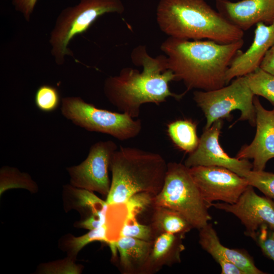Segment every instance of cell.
I'll return each mask as SVG.
<instances>
[{"label":"cell","mask_w":274,"mask_h":274,"mask_svg":"<svg viewBox=\"0 0 274 274\" xmlns=\"http://www.w3.org/2000/svg\"><path fill=\"white\" fill-rule=\"evenodd\" d=\"M154 196L147 192H140L131 196L124 204L127 210L126 217L137 218L147 208L153 207Z\"/></svg>","instance_id":"cell-28"},{"label":"cell","mask_w":274,"mask_h":274,"mask_svg":"<svg viewBox=\"0 0 274 274\" xmlns=\"http://www.w3.org/2000/svg\"><path fill=\"white\" fill-rule=\"evenodd\" d=\"M124 11L120 0H80L78 4L62 10L50 38L56 63L62 64L66 55H72L68 48L70 41L86 31L97 18L106 13L122 14Z\"/></svg>","instance_id":"cell-6"},{"label":"cell","mask_w":274,"mask_h":274,"mask_svg":"<svg viewBox=\"0 0 274 274\" xmlns=\"http://www.w3.org/2000/svg\"><path fill=\"white\" fill-rule=\"evenodd\" d=\"M196 124L190 120H177L167 125V133L173 143L189 154L197 147L199 138L197 135Z\"/></svg>","instance_id":"cell-21"},{"label":"cell","mask_w":274,"mask_h":274,"mask_svg":"<svg viewBox=\"0 0 274 274\" xmlns=\"http://www.w3.org/2000/svg\"><path fill=\"white\" fill-rule=\"evenodd\" d=\"M274 45V22L256 24L253 41L244 52H239L232 60L226 74V84L245 76L258 68L268 50Z\"/></svg>","instance_id":"cell-16"},{"label":"cell","mask_w":274,"mask_h":274,"mask_svg":"<svg viewBox=\"0 0 274 274\" xmlns=\"http://www.w3.org/2000/svg\"><path fill=\"white\" fill-rule=\"evenodd\" d=\"M117 149V145L111 140L93 144L84 161L66 168L70 184L107 196L111 183L109 169L112 156Z\"/></svg>","instance_id":"cell-9"},{"label":"cell","mask_w":274,"mask_h":274,"mask_svg":"<svg viewBox=\"0 0 274 274\" xmlns=\"http://www.w3.org/2000/svg\"><path fill=\"white\" fill-rule=\"evenodd\" d=\"M244 178L249 185L256 187L265 196L274 199V173L251 169Z\"/></svg>","instance_id":"cell-27"},{"label":"cell","mask_w":274,"mask_h":274,"mask_svg":"<svg viewBox=\"0 0 274 274\" xmlns=\"http://www.w3.org/2000/svg\"><path fill=\"white\" fill-rule=\"evenodd\" d=\"M254 96L245 76L237 77L229 85L219 89L193 92V99L206 118L204 129L218 120L230 118V113L236 110L241 113L239 120L247 121L255 126Z\"/></svg>","instance_id":"cell-8"},{"label":"cell","mask_w":274,"mask_h":274,"mask_svg":"<svg viewBox=\"0 0 274 274\" xmlns=\"http://www.w3.org/2000/svg\"><path fill=\"white\" fill-rule=\"evenodd\" d=\"M1 189L6 185L9 188L21 187L29 190H35L37 185L31 177L18 169L9 167H3L1 169Z\"/></svg>","instance_id":"cell-26"},{"label":"cell","mask_w":274,"mask_h":274,"mask_svg":"<svg viewBox=\"0 0 274 274\" xmlns=\"http://www.w3.org/2000/svg\"><path fill=\"white\" fill-rule=\"evenodd\" d=\"M156 20L162 32L178 39L228 44L244 35L204 0H160Z\"/></svg>","instance_id":"cell-3"},{"label":"cell","mask_w":274,"mask_h":274,"mask_svg":"<svg viewBox=\"0 0 274 274\" xmlns=\"http://www.w3.org/2000/svg\"><path fill=\"white\" fill-rule=\"evenodd\" d=\"M131 57L134 64L143 66L141 72L124 67L118 75L108 77L104 83L106 97L121 112L135 118L145 104L158 105L169 97L179 100L186 93L178 94L170 90L169 82L177 79L168 69L166 55L152 57L145 46H139L133 50Z\"/></svg>","instance_id":"cell-1"},{"label":"cell","mask_w":274,"mask_h":274,"mask_svg":"<svg viewBox=\"0 0 274 274\" xmlns=\"http://www.w3.org/2000/svg\"><path fill=\"white\" fill-rule=\"evenodd\" d=\"M212 206L237 217L245 227V234L252 238L262 226L274 230V201L258 195L252 186L247 187L235 203H213Z\"/></svg>","instance_id":"cell-12"},{"label":"cell","mask_w":274,"mask_h":274,"mask_svg":"<svg viewBox=\"0 0 274 274\" xmlns=\"http://www.w3.org/2000/svg\"><path fill=\"white\" fill-rule=\"evenodd\" d=\"M253 239L260 248L262 253L274 261V230L262 226Z\"/></svg>","instance_id":"cell-30"},{"label":"cell","mask_w":274,"mask_h":274,"mask_svg":"<svg viewBox=\"0 0 274 274\" xmlns=\"http://www.w3.org/2000/svg\"><path fill=\"white\" fill-rule=\"evenodd\" d=\"M153 206L165 207L179 212L193 228L198 230L212 219L189 167L181 163H167L163 186L154 197Z\"/></svg>","instance_id":"cell-5"},{"label":"cell","mask_w":274,"mask_h":274,"mask_svg":"<svg viewBox=\"0 0 274 274\" xmlns=\"http://www.w3.org/2000/svg\"><path fill=\"white\" fill-rule=\"evenodd\" d=\"M152 244L153 242L120 236L113 242L111 249L114 256L118 251L123 273L146 274Z\"/></svg>","instance_id":"cell-17"},{"label":"cell","mask_w":274,"mask_h":274,"mask_svg":"<svg viewBox=\"0 0 274 274\" xmlns=\"http://www.w3.org/2000/svg\"><path fill=\"white\" fill-rule=\"evenodd\" d=\"M167 168V163L157 153L120 147L114 153L110 163L112 180L107 203L124 204L140 192L156 195L163 186Z\"/></svg>","instance_id":"cell-4"},{"label":"cell","mask_w":274,"mask_h":274,"mask_svg":"<svg viewBox=\"0 0 274 274\" xmlns=\"http://www.w3.org/2000/svg\"><path fill=\"white\" fill-rule=\"evenodd\" d=\"M253 103L256 113V134L251 143L243 146L236 157L252 159V169L263 170L267 161L274 158V109H265L257 96H254Z\"/></svg>","instance_id":"cell-14"},{"label":"cell","mask_w":274,"mask_h":274,"mask_svg":"<svg viewBox=\"0 0 274 274\" xmlns=\"http://www.w3.org/2000/svg\"><path fill=\"white\" fill-rule=\"evenodd\" d=\"M15 9L21 13L26 20L29 21L38 0H11Z\"/></svg>","instance_id":"cell-32"},{"label":"cell","mask_w":274,"mask_h":274,"mask_svg":"<svg viewBox=\"0 0 274 274\" xmlns=\"http://www.w3.org/2000/svg\"><path fill=\"white\" fill-rule=\"evenodd\" d=\"M150 224L155 237L163 233H170L185 237L186 234L193 228L181 213L162 206H153Z\"/></svg>","instance_id":"cell-20"},{"label":"cell","mask_w":274,"mask_h":274,"mask_svg":"<svg viewBox=\"0 0 274 274\" xmlns=\"http://www.w3.org/2000/svg\"><path fill=\"white\" fill-rule=\"evenodd\" d=\"M185 237L163 233L155 237L148 261L146 274H153L164 266H170L181 262V254L185 250Z\"/></svg>","instance_id":"cell-18"},{"label":"cell","mask_w":274,"mask_h":274,"mask_svg":"<svg viewBox=\"0 0 274 274\" xmlns=\"http://www.w3.org/2000/svg\"><path fill=\"white\" fill-rule=\"evenodd\" d=\"M133 237L146 241L153 242L155 236L150 224L139 222L138 218L125 217L119 231V237Z\"/></svg>","instance_id":"cell-25"},{"label":"cell","mask_w":274,"mask_h":274,"mask_svg":"<svg viewBox=\"0 0 274 274\" xmlns=\"http://www.w3.org/2000/svg\"><path fill=\"white\" fill-rule=\"evenodd\" d=\"M199 231V245L218 263L222 274L266 273L256 266L253 258L246 251L224 246L211 223Z\"/></svg>","instance_id":"cell-13"},{"label":"cell","mask_w":274,"mask_h":274,"mask_svg":"<svg viewBox=\"0 0 274 274\" xmlns=\"http://www.w3.org/2000/svg\"><path fill=\"white\" fill-rule=\"evenodd\" d=\"M189 170L209 208L215 201L235 203L249 186L245 178L223 167L196 166Z\"/></svg>","instance_id":"cell-10"},{"label":"cell","mask_w":274,"mask_h":274,"mask_svg":"<svg viewBox=\"0 0 274 274\" xmlns=\"http://www.w3.org/2000/svg\"><path fill=\"white\" fill-rule=\"evenodd\" d=\"M259 67L263 70L274 75V45L267 52Z\"/></svg>","instance_id":"cell-33"},{"label":"cell","mask_w":274,"mask_h":274,"mask_svg":"<svg viewBox=\"0 0 274 274\" xmlns=\"http://www.w3.org/2000/svg\"><path fill=\"white\" fill-rule=\"evenodd\" d=\"M222 126V119H219L204 129L197 147L189 154L184 164L189 168L196 166L223 167L244 177L252 169L253 164L249 159L231 157L224 151L219 140Z\"/></svg>","instance_id":"cell-11"},{"label":"cell","mask_w":274,"mask_h":274,"mask_svg":"<svg viewBox=\"0 0 274 274\" xmlns=\"http://www.w3.org/2000/svg\"><path fill=\"white\" fill-rule=\"evenodd\" d=\"M215 4L226 20L244 31L258 23L274 22V0H215Z\"/></svg>","instance_id":"cell-15"},{"label":"cell","mask_w":274,"mask_h":274,"mask_svg":"<svg viewBox=\"0 0 274 274\" xmlns=\"http://www.w3.org/2000/svg\"><path fill=\"white\" fill-rule=\"evenodd\" d=\"M62 115L75 125L92 132L105 133L124 141L137 136L142 121L124 113L98 108L80 97L67 96L61 100Z\"/></svg>","instance_id":"cell-7"},{"label":"cell","mask_w":274,"mask_h":274,"mask_svg":"<svg viewBox=\"0 0 274 274\" xmlns=\"http://www.w3.org/2000/svg\"><path fill=\"white\" fill-rule=\"evenodd\" d=\"M35 103L38 109L42 112H53L58 108L60 104L59 92L55 87L42 85L36 92Z\"/></svg>","instance_id":"cell-24"},{"label":"cell","mask_w":274,"mask_h":274,"mask_svg":"<svg viewBox=\"0 0 274 274\" xmlns=\"http://www.w3.org/2000/svg\"><path fill=\"white\" fill-rule=\"evenodd\" d=\"M107 221V214L95 215L82 220L76 223V226L90 230L102 226Z\"/></svg>","instance_id":"cell-31"},{"label":"cell","mask_w":274,"mask_h":274,"mask_svg":"<svg viewBox=\"0 0 274 274\" xmlns=\"http://www.w3.org/2000/svg\"><path fill=\"white\" fill-rule=\"evenodd\" d=\"M74 259L68 257L62 260L43 264L39 268L42 273H80L82 267L74 263Z\"/></svg>","instance_id":"cell-29"},{"label":"cell","mask_w":274,"mask_h":274,"mask_svg":"<svg viewBox=\"0 0 274 274\" xmlns=\"http://www.w3.org/2000/svg\"><path fill=\"white\" fill-rule=\"evenodd\" d=\"M243 39L228 44L211 40H188L169 37L160 49L167 57L168 69L177 81L185 84L186 92L210 91L226 84L227 71L244 45Z\"/></svg>","instance_id":"cell-2"},{"label":"cell","mask_w":274,"mask_h":274,"mask_svg":"<svg viewBox=\"0 0 274 274\" xmlns=\"http://www.w3.org/2000/svg\"><path fill=\"white\" fill-rule=\"evenodd\" d=\"M64 202L67 210L75 209L86 215L85 219L92 215L107 214L109 205L94 192L72 185L64 186ZM82 219V220H83Z\"/></svg>","instance_id":"cell-19"},{"label":"cell","mask_w":274,"mask_h":274,"mask_svg":"<svg viewBox=\"0 0 274 274\" xmlns=\"http://www.w3.org/2000/svg\"><path fill=\"white\" fill-rule=\"evenodd\" d=\"M245 76L254 95L264 97L274 106V75L259 67Z\"/></svg>","instance_id":"cell-23"},{"label":"cell","mask_w":274,"mask_h":274,"mask_svg":"<svg viewBox=\"0 0 274 274\" xmlns=\"http://www.w3.org/2000/svg\"><path fill=\"white\" fill-rule=\"evenodd\" d=\"M108 225L106 223L102 226L89 230L86 234L76 237L73 235H65L61 239L60 248L67 252L68 257L75 259L78 253L88 244L98 241L105 243L110 247L113 243L108 238Z\"/></svg>","instance_id":"cell-22"}]
</instances>
